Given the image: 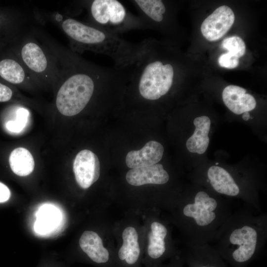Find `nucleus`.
Returning <instances> with one entry per match:
<instances>
[{
  "mask_svg": "<svg viewBox=\"0 0 267 267\" xmlns=\"http://www.w3.org/2000/svg\"><path fill=\"white\" fill-rule=\"evenodd\" d=\"M195 130L186 142V147L191 153L202 154L207 150L210 142L208 136L211 120L207 116L195 118L193 121Z\"/></svg>",
  "mask_w": 267,
  "mask_h": 267,
  "instance_id": "18",
  "label": "nucleus"
},
{
  "mask_svg": "<svg viewBox=\"0 0 267 267\" xmlns=\"http://www.w3.org/2000/svg\"><path fill=\"white\" fill-rule=\"evenodd\" d=\"M14 42L13 52L28 71L42 85L56 86L59 76L57 60L34 29L24 30L14 38Z\"/></svg>",
  "mask_w": 267,
  "mask_h": 267,
  "instance_id": "5",
  "label": "nucleus"
},
{
  "mask_svg": "<svg viewBox=\"0 0 267 267\" xmlns=\"http://www.w3.org/2000/svg\"><path fill=\"white\" fill-rule=\"evenodd\" d=\"M30 116L29 110L23 107H18L16 110L15 120L8 121L5 125L6 129L10 132L18 133L26 127Z\"/></svg>",
  "mask_w": 267,
  "mask_h": 267,
  "instance_id": "21",
  "label": "nucleus"
},
{
  "mask_svg": "<svg viewBox=\"0 0 267 267\" xmlns=\"http://www.w3.org/2000/svg\"><path fill=\"white\" fill-rule=\"evenodd\" d=\"M249 116H249V113L248 112H245V113H243L242 117L245 120H247L249 119Z\"/></svg>",
  "mask_w": 267,
  "mask_h": 267,
  "instance_id": "27",
  "label": "nucleus"
},
{
  "mask_svg": "<svg viewBox=\"0 0 267 267\" xmlns=\"http://www.w3.org/2000/svg\"><path fill=\"white\" fill-rule=\"evenodd\" d=\"M9 163L12 172L21 177L31 174L35 167L32 155L28 150L23 147L15 148L11 152Z\"/></svg>",
  "mask_w": 267,
  "mask_h": 267,
  "instance_id": "19",
  "label": "nucleus"
},
{
  "mask_svg": "<svg viewBox=\"0 0 267 267\" xmlns=\"http://www.w3.org/2000/svg\"><path fill=\"white\" fill-rule=\"evenodd\" d=\"M1 23V18L0 17V24Z\"/></svg>",
  "mask_w": 267,
  "mask_h": 267,
  "instance_id": "28",
  "label": "nucleus"
},
{
  "mask_svg": "<svg viewBox=\"0 0 267 267\" xmlns=\"http://www.w3.org/2000/svg\"><path fill=\"white\" fill-rule=\"evenodd\" d=\"M222 100L232 112L239 115L255 109L256 101L253 96L246 93V90L240 87L229 85L222 92Z\"/></svg>",
  "mask_w": 267,
  "mask_h": 267,
  "instance_id": "16",
  "label": "nucleus"
},
{
  "mask_svg": "<svg viewBox=\"0 0 267 267\" xmlns=\"http://www.w3.org/2000/svg\"><path fill=\"white\" fill-rule=\"evenodd\" d=\"M234 19V12L229 7L220 6L203 21L201 26L202 34L209 41H217L228 31Z\"/></svg>",
  "mask_w": 267,
  "mask_h": 267,
  "instance_id": "12",
  "label": "nucleus"
},
{
  "mask_svg": "<svg viewBox=\"0 0 267 267\" xmlns=\"http://www.w3.org/2000/svg\"><path fill=\"white\" fill-rule=\"evenodd\" d=\"M0 77L10 84L21 87L42 85L28 71L13 52L12 57L0 60Z\"/></svg>",
  "mask_w": 267,
  "mask_h": 267,
  "instance_id": "15",
  "label": "nucleus"
},
{
  "mask_svg": "<svg viewBox=\"0 0 267 267\" xmlns=\"http://www.w3.org/2000/svg\"><path fill=\"white\" fill-rule=\"evenodd\" d=\"M73 169L77 184L83 189L90 187L100 177V165L98 157L88 149L83 150L77 154Z\"/></svg>",
  "mask_w": 267,
  "mask_h": 267,
  "instance_id": "11",
  "label": "nucleus"
},
{
  "mask_svg": "<svg viewBox=\"0 0 267 267\" xmlns=\"http://www.w3.org/2000/svg\"><path fill=\"white\" fill-rule=\"evenodd\" d=\"M267 239V215L244 204L219 229L213 247L232 267H247L256 259Z\"/></svg>",
  "mask_w": 267,
  "mask_h": 267,
  "instance_id": "2",
  "label": "nucleus"
},
{
  "mask_svg": "<svg viewBox=\"0 0 267 267\" xmlns=\"http://www.w3.org/2000/svg\"><path fill=\"white\" fill-rule=\"evenodd\" d=\"M181 256L188 267H228L218 252L210 244H186Z\"/></svg>",
  "mask_w": 267,
  "mask_h": 267,
  "instance_id": "13",
  "label": "nucleus"
},
{
  "mask_svg": "<svg viewBox=\"0 0 267 267\" xmlns=\"http://www.w3.org/2000/svg\"><path fill=\"white\" fill-rule=\"evenodd\" d=\"M44 18L53 22L64 32L72 51L77 53L89 51L107 55L113 59L117 68L134 66L147 44V39L137 44L131 43L87 22L58 12L44 14Z\"/></svg>",
  "mask_w": 267,
  "mask_h": 267,
  "instance_id": "3",
  "label": "nucleus"
},
{
  "mask_svg": "<svg viewBox=\"0 0 267 267\" xmlns=\"http://www.w3.org/2000/svg\"><path fill=\"white\" fill-rule=\"evenodd\" d=\"M87 10V23L107 33L119 36L134 30H146L142 20L129 11L117 0H81Z\"/></svg>",
  "mask_w": 267,
  "mask_h": 267,
  "instance_id": "7",
  "label": "nucleus"
},
{
  "mask_svg": "<svg viewBox=\"0 0 267 267\" xmlns=\"http://www.w3.org/2000/svg\"><path fill=\"white\" fill-rule=\"evenodd\" d=\"M113 222L105 211L100 216L96 227L84 230L79 238L81 252L97 267H114Z\"/></svg>",
  "mask_w": 267,
  "mask_h": 267,
  "instance_id": "9",
  "label": "nucleus"
},
{
  "mask_svg": "<svg viewBox=\"0 0 267 267\" xmlns=\"http://www.w3.org/2000/svg\"><path fill=\"white\" fill-rule=\"evenodd\" d=\"M126 183L130 187L151 184L160 187L168 185L171 176L161 164L129 170L125 175Z\"/></svg>",
  "mask_w": 267,
  "mask_h": 267,
  "instance_id": "14",
  "label": "nucleus"
},
{
  "mask_svg": "<svg viewBox=\"0 0 267 267\" xmlns=\"http://www.w3.org/2000/svg\"><path fill=\"white\" fill-rule=\"evenodd\" d=\"M144 267H157L167 260L180 255L172 237L170 222L159 209L149 210L141 216Z\"/></svg>",
  "mask_w": 267,
  "mask_h": 267,
  "instance_id": "6",
  "label": "nucleus"
},
{
  "mask_svg": "<svg viewBox=\"0 0 267 267\" xmlns=\"http://www.w3.org/2000/svg\"><path fill=\"white\" fill-rule=\"evenodd\" d=\"M114 267H143V233L141 217L125 212L113 222Z\"/></svg>",
  "mask_w": 267,
  "mask_h": 267,
  "instance_id": "8",
  "label": "nucleus"
},
{
  "mask_svg": "<svg viewBox=\"0 0 267 267\" xmlns=\"http://www.w3.org/2000/svg\"><path fill=\"white\" fill-rule=\"evenodd\" d=\"M206 177L209 187L217 195L240 198L246 204L252 206L258 210H261V208L256 204L250 195L239 183L238 180L236 179L235 176L226 169L219 166H212L207 170Z\"/></svg>",
  "mask_w": 267,
  "mask_h": 267,
  "instance_id": "10",
  "label": "nucleus"
},
{
  "mask_svg": "<svg viewBox=\"0 0 267 267\" xmlns=\"http://www.w3.org/2000/svg\"><path fill=\"white\" fill-rule=\"evenodd\" d=\"M222 47L238 58L242 56L246 51V45L243 40L239 37L234 36L223 39Z\"/></svg>",
  "mask_w": 267,
  "mask_h": 267,
  "instance_id": "22",
  "label": "nucleus"
},
{
  "mask_svg": "<svg viewBox=\"0 0 267 267\" xmlns=\"http://www.w3.org/2000/svg\"><path fill=\"white\" fill-rule=\"evenodd\" d=\"M10 191L8 187L0 182V203H4L9 200L10 197Z\"/></svg>",
  "mask_w": 267,
  "mask_h": 267,
  "instance_id": "26",
  "label": "nucleus"
},
{
  "mask_svg": "<svg viewBox=\"0 0 267 267\" xmlns=\"http://www.w3.org/2000/svg\"><path fill=\"white\" fill-rule=\"evenodd\" d=\"M145 50L134 67L129 82L140 98L158 100L171 90L175 81V67L160 55L157 44L148 39Z\"/></svg>",
  "mask_w": 267,
  "mask_h": 267,
  "instance_id": "4",
  "label": "nucleus"
},
{
  "mask_svg": "<svg viewBox=\"0 0 267 267\" xmlns=\"http://www.w3.org/2000/svg\"><path fill=\"white\" fill-rule=\"evenodd\" d=\"M163 211L167 219L181 234L186 244L200 245L213 242L218 232L232 213L230 204L202 188L177 192Z\"/></svg>",
  "mask_w": 267,
  "mask_h": 267,
  "instance_id": "1",
  "label": "nucleus"
},
{
  "mask_svg": "<svg viewBox=\"0 0 267 267\" xmlns=\"http://www.w3.org/2000/svg\"><path fill=\"white\" fill-rule=\"evenodd\" d=\"M59 219V214L54 207L44 205L40 208L37 213L35 230L40 234L48 232L56 226Z\"/></svg>",
  "mask_w": 267,
  "mask_h": 267,
  "instance_id": "20",
  "label": "nucleus"
},
{
  "mask_svg": "<svg viewBox=\"0 0 267 267\" xmlns=\"http://www.w3.org/2000/svg\"><path fill=\"white\" fill-rule=\"evenodd\" d=\"M13 95L12 89L7 86L0 83V102L10 100Z\"/></svg>",
  "mask_w": 267,
  "mask_h": 267,
  "instance_id": "24",
  "label": "nucleus"
},
{
  "mask_svg": "<svg viewBox=\"0 0 267 267\" xmlns=\"http://www.w3.org/2000/svg\"><path fill=\"white\" fill-rule=\"evenodd\" d=\"M218 61L220 66L228 69L235 68L239 64V58L228 52L221 55Z\"/></svg>",
  "mask_w": 267,
  "mask_h": 267,
  "instance_id": "23",
  "label": "nucleus"
},
{
  "mask_svg": "<svg viewBox=\"0 0 267 267\" xmlns=\"http://www.w3.org/2000/svg\"><path fill=\"white\" fill-rule=\"evenodd\" d=\"M184 264L181 253L180 255L170 259L168 263H163L157 267H183Z\"/></svg>",
  "mask_w": 267,
  "mask_h": 267,
  "instance_id": "25",
  "label": "nucleus"
},
{
  "mask_svg": "<svg viewBox=\"0 0 267 267\" xmlns=\"http://www.w3.org/2000/svg\"><path fill=\"white\" fill-rule=\"evenodd\" d=\"M164 150L160 142L149 141L141 149L128 152L126 157V165L131 169L157 164L162 158Z\"/></svg>",
  "mask_w": 267,
  "mask_h": 267,
  "instance_id": "17",
  "label": "nucleus"
}]
</instances>
